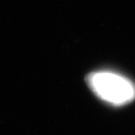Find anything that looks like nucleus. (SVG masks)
Segmentation results:
<instances>
[{"label":"nucleus","mask_w":135,"mask_h":135,"mask_svg":"<svg viewBox=\"0 0 135 135\" xmlns=\"http://www.w3.org/2000/svg\"><path fill=\"white\" fill-rule=\"evenodd\" d=\"M86 83L97 97L113 105H124L135 98L133 83L115 72H92L87 75Z\"/></svg>","instance_id":"obj_1"}]
</instances>
